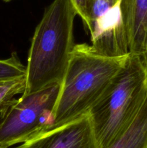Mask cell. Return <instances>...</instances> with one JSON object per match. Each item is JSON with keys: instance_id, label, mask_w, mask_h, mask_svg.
I'll use <instances>...</instances> for the list:
<instances>
[{"instance_id": "obj_3", "label": "cell", "mask_w": 147, "mask_h": 148, "mask_svg": "<svg viewBox=\"0 0 147 148\" xmlns=\"http://www.w3.org/2000/svg\"><path fill=\"white\" fill-rule=\"evenodd\" d=\"M147 98V61L129 53L122 67L89 111L100 148H109L131 126Z\"/></svg>"}, {"instance_id": "obj_11", "label": "cell", "mask_w": 147, "mask_h": 148, "mask_svg": "<svg viewBox=\"0 0 147 148\" xmlns=\"http://www.w3.org/2000/svg\"><path fill=\"white\" fill-rule=\"evenodd\" d=\"M92 1V0H73L77 15L81 17L87 29L89 26V11Z\"/></svg>"}, {"instance_id": "obj_2", "label": "cell", "mask_w": 147, "mask_h": 148, "mask_svg": "<svg viewBox=\"0 0 147 148\" xmlns=\"http://www.w3.org/2000/svg\"><path fill=\"white\" fill-rule=\"evenodd\" d=\"M128 55L110 57L98 53L92 45L75 44L60 83L50 129L89 114Z\"/></svg>"}, {"instance_id": "obj_7", "label": "cell", "mask_w": 147, "mask_h": 148, "mask_svg": "<svg viewBox=\"0 0 147 148\" xmlns=\"http://www.w3.org/2000/svg\"><path fill=\"white\" fill-rule=\"evenodd\" d=\"M128 51L147 61V0H121Z\"/></svg>"}, {"instance_id": "obj_6", "label": "cell", "mask_w": 147, "mask_h": 148, "mask_svg": "<svg viewBox=\"0 0 147 148\" xmlns=\"http://www.w3.org/2000/svg\"><path fill=\"white\" fill-rule=\"evenodd\" d=\"M14 148H100L89 114L40 133Z\"/></svg>"}, {"instance_id": "obj_5", "label": "cell", "mask_w": 147, "mask_h": 148, "mask_svg": "<svg viewBox=\"0 0 147 148\" xmlns=\"http://www.w3.org/2000/svg\"><path fill=\"white\" fill-rule=\"evenodd\" d=\"M120 3L121 0H93L89 11L91 45L98 53L110 57L129 53Z\"/></svg>"}, {"instance_id": "obj_9", "label": "cell", "mask_w": 147, "mask_h": 148, "mask_svg": "<svg viewBox=\"0 0 147 148\" xmlns=\"http://www.w3.org/2000/svg\"><path fill=\"white\" fill-rule=\"evenodd\" d=\"M25 86V77L0 82V114L14 103L16 95L23 94Z\"/></svg>"}, {"instance_id": "obj_4", "label": "cell", "mask_w": 147, "mask_h": 148, "mask_svg": "<svg viewBox=\"0 0 147 148\" xmlns=\"http://www.w3.org/2000/svg\"><path fill=\"white\" fill-rule=\"evenodd\" d=\"M60 84L32 93L22 94L0 114V146L22 144L50 130Z\"/></svg>"}, {"instance_id": "obj_12", "label": "cell", "mask_w": 147, "mask_h": 148, "mask_svg": "<svg viewBox=\"0 0 147 148\" xmlns=\"http://www.w3.org/2000/svg\"><path fill=\"white\" fill-rule=\"evenodd\" d=\"M2 1H4V2H10V1H13V0H2Z\"/></svg>"}, {"instance_id": "obj_10", "label": "cell", "mask_w": 147, "mask_h": 148, "mask_svg": "<svg viewBox=\"0 0 147 148\" xmlns=\"http://www.w3.org/2000/svg\"><path fill=\"white\" fill-rule=\"evenodd\" d=\"M26 66L19 59L17 53L12 52L10 57L0 59V82L24 77Z\"/></svg>"}, {"instance_id": "obj_13", "label": "cell", "mask_w": 147, "mask_h": 148, "mask_svg": "<svg viewBox=\"0 0 147 148\" xmlns=\"http://www.w3.org/2000/svg\"><path fill=\"white\" fill-rule=\"evenodd\" d=\"M0 148H10V147H1V146H0Z\"/></svg>"}, {"instance_id": "obj_8", "label": "cell", "mask_w": 147, "mask_h": 148, "mask_svg": "<svg viewBox=\"0 0 147 148\" xmlns=\"http://www.w3.org/2000/svg\"><path fill=\"white\" fill-rule=\"evenodd\" d=\"M109 148H147V98L131 126Z\"/></svg>"}, {"instance_id": "obj_1", "label": "cell", "mask_w": 147, "mask_h": 148, "mask_svg": "<svg viewBox=\"0 0 147 148\" xmlns=\"http://www.w3.org/2000/svg\"><path fill=\"white\" fill-rule=\"evenodd\" d=\"M76 15L73 0H53L46 9L31 39L23 94L61 83L75 46Z\"/></svg>"}]
</instances>
